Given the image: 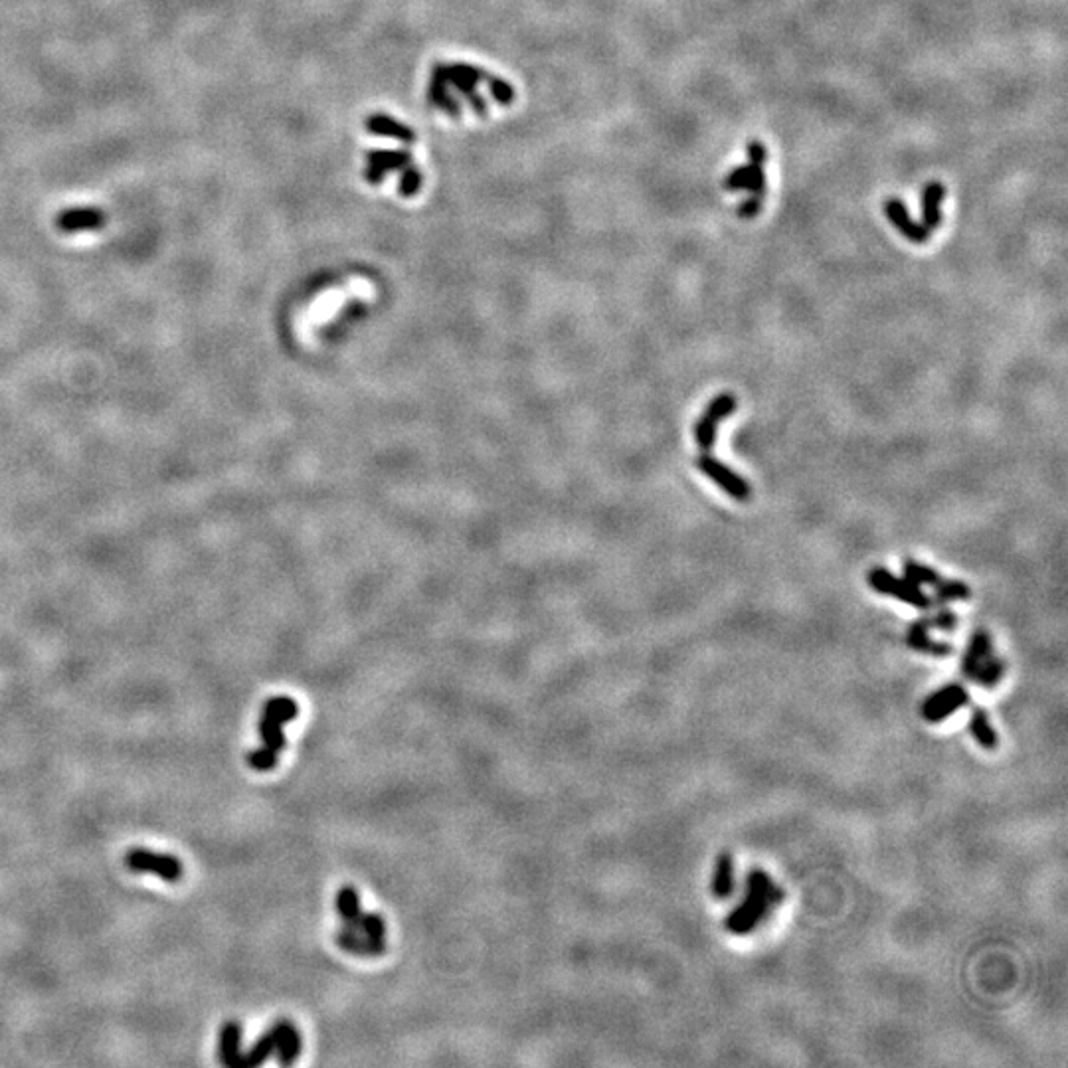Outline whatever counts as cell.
Masks as SVG:
<instances>
[{
    "label": "cell",
    "mask_w": 1068,
    "mask_h": 1068,
    "mask_svg": "<svg viewBox=\"0 0 1068 1068\" xmlns=\"http://www.w3.org/2000/svg\"><path fill=\"white\" fill-rule=\"evenodd\" d=\"M786 892L780 889L772 877L762 871L754 869L748 873L746 879V896L738 908H734L726 918V930L736 936H744L758 928L762 920L768 918L774 906L784 902Z\"/></svg>",
    "instance_id": "1"
},
{
    "label": "cell",
    "mask_w": 1068,
    "mask_h": 1068,
    "mask_svg": "<svg viewBox=\"0 0 1068 1068\" xmlns=\"http://www.w3.org/2000/svg\"><path fill=\"white\" fill-rule=\"evenodd\" d=\"M768 161V151L766 147L760 143V141H752L748 143V163L734 169L726 180H724V188L728 192H736V190H748L750 192V198H756V200H764V194H766V173H764V163Z\"/></svg>",
    "instance_id": "2"
},
{
    "label": "cell",
    "mask_w": 1068,
    "mask_h": 1068,
    "mask_svg": "<svg viewBox=\"0 0 1068 1068\" xmlns=\"http://www.w3.org/2000/svg\"><path fill=\"white\" fill-rule=\"evenodd\" d=\"M867 580L875 592L890 596L898 602H904L916 610H930L934 606V600L928 594H924L918 584H914L906 576L900 578L892 574L887 568H873Z\"/></svg>",
    "instance_id": "3"
},
{
    "label": "cell",
    "mask_w": 1068,
    "mask_h": 1068,
    "mask_svg": "<svg viewBox=\"0 0 1068 1068\" xmlns=\"http://www.w3.org/2000/svg\"><path fill=\"white\" fill-rule=\"evenodd\" d=\"M697 467L701 473H705L712 483L722 489L728 497H732L738 503H746L752 497V489L746 483L744 477H740L736 471H732L728 465L712 457L711 453H701L697 457Z\"/></svg>",
    "instance_id": "4"
},
{
    "label": "cell",
    "mask_w": 1068,
    "mask_h": 1068,
    "mask_svg": "<svg viewBox=\"0 0 1068 1068\" xmlns=\"http://www.w3.org/2000/svg\"><path fill=\"white\" fill-rule=\"evenodd\" d=\"M125 865L133 873H153L167 883H178L184 875V867L175 855L153 853L147 849H131L125 857Z\"/></svg>",
    "instance_id": "5"
},
{
    "label": "cell",
    "mask_w": 1068,
    "mask_h": 1068,
    "mask_svg": "<svg viewBox=\"0 0 1068 1068\" xmlns=\"http://www.w3.org/2000/svg\"><path fill=\"white\" fill-rule=\"evenodd\" d=\"M738 408L736 398L730 392H722L714 396L707 410L699 416L695 424V442L703 453H709L712 445L716 442V428L722 420H726L734 410Z\"/></svg>",
    "instance_id": "6"
},
{
    "label": "cell",
    "mask_w": 1068,
    "mask_h": 1068,
    "mask_svg": "<svg viewBox=\"0 0 1068 1068\" xmlns=\"http://www.w3.org/2000/svg\"><path fill=\"white\" fill-rule=\"evenodd\" d=\"M968 703H970V695H968L966 687L960 685V683H950V685L938 689L936 693H932L924 701L922 716H924V720L936 724V722H942L948 716H952L958 709L966 707Z\"/></svg>",
    "instance_id": "7"
},
{
    "label": "cell",
    "mask_w": 1068,
    "mask_h": 1068,
    "mask_svg": "<svg viewBox=\"0 0 1068 1068\" xmlns=\"http://www.w3.org/2000/svg\"><path fill=\"white\" fill-rule=\"evenodd\" d=\"M885 214H887L890 224H892V226H894L906 240H910V242H914V244H924V242L930 240L932 232H930L928 228H924L922 224H918V222H914V220L910 218V214H908V210H906V206H904L902 200H898V198H889V200L885 202Z\"/></svg>",
    "instance_id": "8"
},
{
    "label": "cell",
    "mask_w": 1068,
    "mask_h": 1068,
    "mask_svg": "<svg viewBox=\"0 0 1068 1068\" xmlns=\"http://www.w3.org/2000/svg\"><path fill=\"white\" fill-rule=\"evenodd\" d=\"M930 627L926 620H916L910 623L906 631V645L916 653H928L934 657H950L954 653V647L946 641H936L930 637Z\"/></svg>",
    "instance_id": "9"
},
{
    "label": "cell",
    "mask_w": 1068,
    "mask_h": 1068,
    "mask_svg": "<svg viewBox=\"0 0 1068 1068\" xmlns=\"http://www.w3.org/2000/svg\"><path fill=\"white\" fill-rule=\"evenodd\" d=\"M335 942L341 950L355 954V956H362V958H376L386 952V940H372L364 936L362 932H356L345 926L335 934Z\"/></svg>",
    "instance_id": "10"
},
{
    "label": "cell",
    "mask_w": 1068,
    "mask_h": 1068,
    "mask_svg": "<svg viewBox=\"0 0 1068 1068\" xmlns=\"http://www.w3.org/2000/svg\"><path fill=\"white\" fill-rule=\"evenodd\" d=\"M277 1029H279V1035H277V1047H275V1055H277V1063L287 1067V1065H293L297 1059H299V1053H301V1047H303V1041H301V1033L299 1029L287 1021V1019H279L277 1021Z\"/></svg>",
    "instance_id": "11"
},
{
    "label": "cell",
    "mask_w": 1068,
    "mask_h": 1068,
    "mask_svg": "<svg viewBox=\"0 0 1068 1068\" xmlns=\"http://www.w3.org/2000/svg\"><path fill=\"white\" fill-rule=\"evenodd\" d=\"M993 655V641H991V635L985 631V629H978L976 633H972L970 637V643H968V649L964 653V659H962V675L966 679H974L976 671L979 669V665Z\"/></svg>",
    "instance_id": "12"
},
{
    "label": "cell",
    "mask_w": 1068,
    "mask_h": 1068,
    "mask_svg": "<svg viewBox=\"0 0 1068 1068\" xmlns=\"http://www.w3.org/2000/svg\"><path fill=\"white\" fill-rule=\"evenodd\" d=\"M240 1043H242V1025L238 1021H228L220 1031V1045H218L220 1063L224 1067L242 1068Z\"/></svg>",
    "instance_id": "13"
},
{
    "label": "cell",
    "mask_w": 1068,
    "mask_h": 1068,
    "mask_svg": "<svg viewBox=\"0 0 1068 1068\" xmlns=\"http://www.w3.org/2000/svg\"><path fill=\"white\" fill-rule=\"evenodd\" d=\"M946 196V186L940 182H930L922 190V226L934 232L942 224L940 206Z\"/></svg>",
    "instance_id": "14"
},
{
    "label": "cell",
    "mask_w": 1068,
    "mask_h": 1068,
    "mask_svg": "<svg viewBox=\"0 0 1068 1068\" xmlns=\"http://www.w3.org/2000/svg\"><path fill=\"white\" fill-rule=\"evenodd\" d=\"M734 892V859L728 851L716 857L712 875V894L716 900H728Z\"/></svg>",
    "instance_id": "15"
},
{
    "label": "cell",
    "mask_w": 1068,
    "mask_h": 1068,
    "mask_svg": "<svg viewBox=\"0 0 1068 1068\" xmlns=\"http://www.w3.org/2000/svg\"><path fill=\"white\" fill-rule=\"evenodd\" d=\"M337 912L345 924V928H351L360 932V918H362V906H360V894L355 887L345 885L337 892Z\"/></svg>",
    "instance_id": "16"
},
{
    "label": "cell",
    "mask_w": 1068,
    "mask_h": 1068,
    "mask_svg": "<svg viewBox=\"0 0 1068 1068\" xmlns=\"http://www.w3.org/2000/svg\"><path fill=\"white\" fill-rule=\"evenodd\" d=\"M277 1035H279V1029L275 1023L254 1043V1047L248 1053H242V1068H256L264 1065L267 1059L275 1053Z\"/></svg>",
    "instance_id": "17"
},
{
    "label": "cell",
    "mask_w": 1068,
    "mask_h": 1068,
    "mask_svg": "<svg viewBox=\"0 0 1068 1068\" xmlns=\"http://www.w3.org/2000/svg\"><path fill=\"white\" fill-rule=\"evenodd\" d=\"M970 732H972V736L976 738V742L981 748H985V750H995L997 748V742H999L997 734H995V730H993V726L989 722L987 712L983 711L981 707H976L972 711Z\"/></svg>",
    "instance_id": "18"
},
{
    "label": "cell",
    "mask_w": 1068,
    "mask_h": 1068,
    "mask_svg": "<svg viewBox=\"0 0 1068 1068\" xmlns=\"http://www.w3.org/2000/svg\"><path fill=\"white\" fill-rule=\"evenodd\" d=\"M1005 671H1007V663L993 653L979 665L972 681H976L983 689H993L1001 683V679L1005 677Z\"/></svg>",
    "instance_id": "19"
},
{
    "label": "cell",
    "mask_w": 1068,
    "mask_h": 1068,
    "mask_svg": "<svg viewBox=\"0 0 1068 1068\" xmlns=\"http://www.w3.org/2000/svg\"><path fill=\"white\" fill-rule=\"evenodd\" d=\"M902 570H904V576H906L908 580H912L914 584H918V586H932V588H936V586L944 580V576H940L934 568H930V566H926V564H920V562H916V560H910V558L904 560Z\"/></svg>",
    "instance_id": "20"
},
{
    "label": "cell",
    "mask_w": 1068,
    "mask_h": 1068,
    "mask_svg": "<svg viewBox=\"0 0 1068 1068\" xmlns=\"http://www.w3.org/2000/svg\"><path fill=\"white\" fill-rule=\"evenodd\" d=\"M260 738L264 742V746L273 750V752H281L285 748V734H283V722L262 714L260 718Z\"/></svg>",
    "instance_id": "21"
},
{
    "label": "cell",
    "mask_w": 1068,
    "mask_h": 1068,
    "mask_svg": "<svg viewBox=\"0 0 1068 1068\" xmlns=\"http://www.w3.org/2000/svg\"><path fill=\"white\" fill-rule=\"evenodd\" d=\"M936 602L948 604V602H964L972 598V590L962 580H942L936 588Z\"/></svg>",
    "instance_id": "22"
},
{
    "label": "cell",
    "mask_w": 1068,
    "mask_h": 1068,
    "mask_svg": "<svg viewBox=\"0 0 1068 1068\" xmlns=\"http://www.w3.org/2000/svg\"><path fill=\"white\" fill-rule=\"evenodd\" d=\"M262 714H267V716H271V718H275V720L287 724V722H291V720L299 714V707H297V703H295L293 699H289V697H273V699L266 701L264 712H262Z\"/></svg>",
    "instance_id": "23"
},
{
    "label": "cell",
    "mask_w": 1068,
    "mask_h": 1068,
    "mask_svg": "<svg viewBox=\"0 0 1068 1068\" xmlns=\"http://www.w3.org/2000/svg\"><path fill=\"white\" fill-rule=\"evenodd\" d=\"M279 762V754L269 750L266 746L262 748H256L248 754V764L256 770V772H271Z\"/></svg>",
    "instance_id": "24"
},
{
    "label": "cell",
    "mask_w": 1068,
    "mask_h": 1068,
    "mask_svg": "<svg viewBox=\"0 0 1068 1068\" xmlns=\"http://www.w3.org/2000/svg\"><path fill=\"white\" fill-rule=\"evenodd\" d=\"M360 932L372 940H384L386 938V922L380 914H362L360 918Z\"/></svg>",
    "instance_id": "25"
},
{
    "label": "cell",
    "mask_w": 1068,
    "mask_h": 1068,
    "mask_svg": "<svg viewBox=\"0 0 1068 1068\" xmlns=\"http://www.w3.org/2000/svg\"><path fill=\"white\" fill-rule=\"evenodd\" d=\"M924 620L930 629H938V631H956L960 623V618L952 610H946V608L938 610L934 616H928Z\"/></svg>",
    "instance_id": "26"
}]
</instances>
